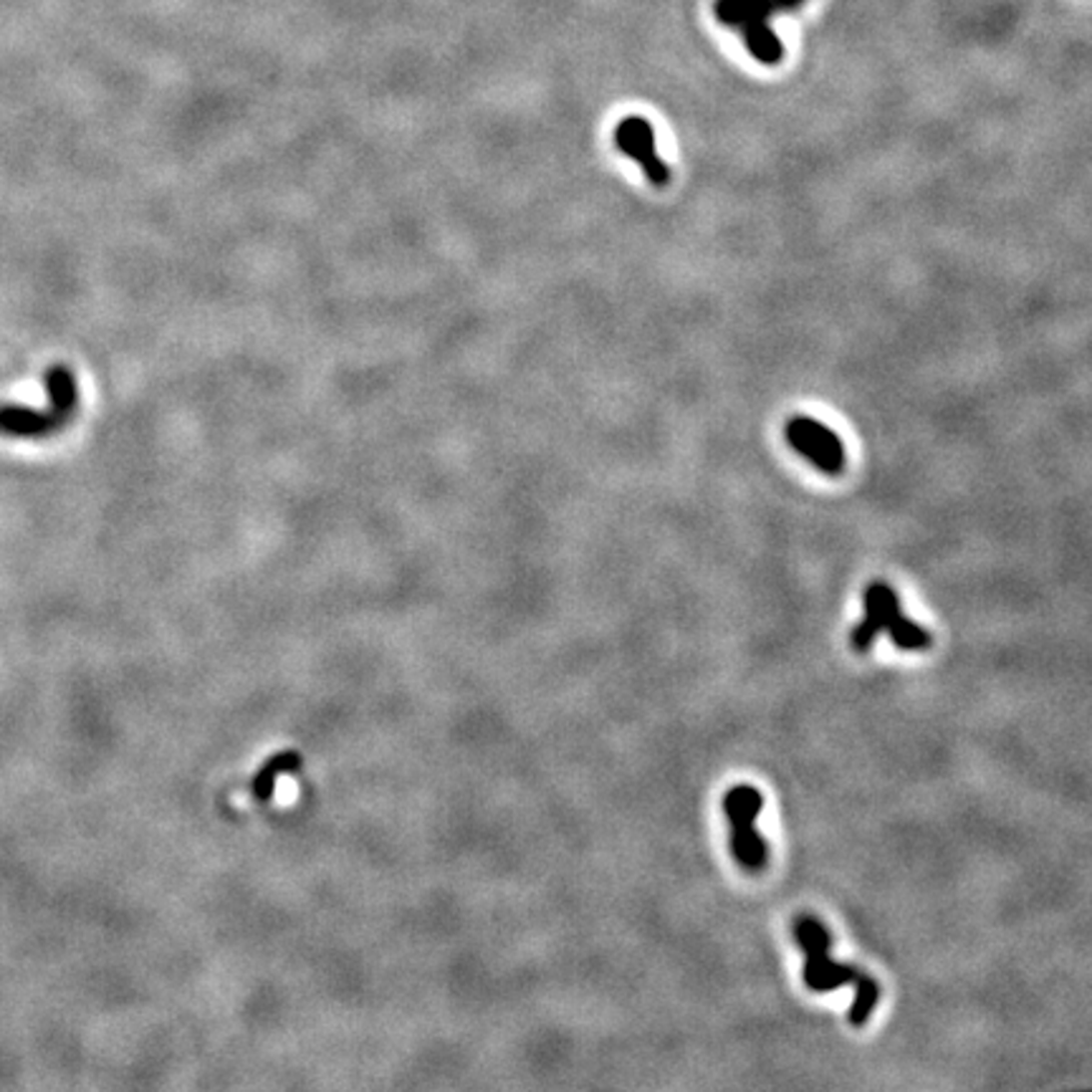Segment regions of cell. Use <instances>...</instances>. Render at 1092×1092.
I'll use <instances>...</instances> for the list:
<instances>
[{
	"label": "cell",
	"instance_id": "obj_1",
	"mask_svg": "<svg viewBox=\"0 0 1092 1092\" xmlns=\"http://www.w3.org/2000/svg\"><path fill=\"white\" fill-rule=\"evenodd\" d=\"M880 630H887L892 643L898 645L900 650H925L933 643L930 633H925L920 625L903 617L900 600L890 584L870 582L865 587V617L852 630L849 643L857 653H867Z\"/></svg>",
	"mask_w": 1092,
	"mask_h": 1092
},
{
	"label": "cell",
	"instance_id": "obj_2",
	"mask_svg": "<svg viewBox=\"0 0 1092 1092\" xmlns=\"http://www.w3.org/2000/svg\"><path fill=\"white\" fill-rule=\"evenodd\" d=\"M800 3L802 0H716V18L744 33V44L759 64L777 66L785 59V46L769 26V18L774 11H792Z\"/></svg>",
	"mask_w": 1092,
	"mask_h": 1092
},
{
	"label": "cell",
	"instance_id": "obj_3",
	"mask_svg": "<svg viewBox=\"0 0 1092 1092\" xmlns=\"http://www.w3.org/2000/svg\"><path fill=\"white\" fill-rule=\"evenodd\" d=\"M795 935L797 943L805 951V984L810 991H832L837 986L849 984V981H857L865 976L860 973V968H854L852 963H837L829 958V938L827 928L812 915H802L795 923Z\"/></svg>",
	"mask_w": 1092,
	"mask_h": 1092
},
{
	"label": "cell",
	"instance_id": "obj_4",
	"mask_svg": "<svg viewBox=\"0 0 1092 1092\" xmlns=\"http://www.w3.org/2000/svg\"><path fill=\"white\" fill-rule=\"evenodd\" d=\"M764 797L757 787L736 785L724 797V812L731 822V852L736 862L747 870L759 872L767 865L769 847L762 834L757 832V817L762 815Z\"/></svg>",
	"mask_w": 1092,
	"mask_h": 1092
},
{
	"label": "cell",
	"instance_id": "obj_5",
	"mask_svg": "<svg viewBox=\"0 0 1092 1092\" xmlns=\"http://www.w3.org/2000/svg\"><path fill=\"white\" fill-rule=\"evenodd\" d=\"M785 438L802 458L815 463L827 476H839L844 468V445L834 430L815 417L797 415L787 420Z\"/></svg>",
	"mask_w": 1092,
	"mask_h": 1092
},
{
	"label": "cell",
	"instance_id": "obj_6",
	"mask_svg": "<svg viewBox=\"0 0 1092 1092\" xmlns=\"http://www.w3.org/2000/svg\"><path fill=\"white\" fill-rule=\"evenodd\" d=\"M615 145L617 150L625 155V158L635 160L643 170V175L648 178L650 185L655 188H666L671 183L673 173L668 168V163H663V158L658 155V147H655V130L645 117H625L620 120V125L615 127Z\"/></svg>",
	"mask_w": 1092,
	"mask_h": 1092
},
{
	"label": "cell",
	"instance_id": "obj_7",
	"mask_svg": "<svg viewBox=\"0 0 1092 1092\" xmlns=\"http://www.w3.org/2000/svg\"><path fill=\"white\" fill-rule=\"evenodd\" d=\"M69 425L64 415L49 407V410H33V407L0 405V433L11 438H49Z\"/></svg>",
	"mask_w": 1092,
	"mask_h": 1092
},
{
	"label": "cell",
	"instance_id": "obj_8",
	"mask_svg": "<svg viewBox=\"0 0 1092 1092\" xmlns=\"http://www.w3.org/2000/svg\"><path fill=\"white\" fill-rule=\"evenodd\" d=\"M301 764L303 757L298 752H293V749H286V752H278L271 759H266L259 772H256L254 782H251V797L259 805L271 802L273 800V792H276L278 779L286 777V774H296L301 769Z\"/></svg>",
	"mask_w": 1092,
	"mask_h": 1092
},
{
	"label": "cell",
	"instance_id": "obj_9",
	"mask_svg": "<svg viewBox=\"0 0 1092 1092\" xmlns=\"http://www.w3.org/2000/svg\"><path fill=\"white\" fill-rule=\"evenodd\" d=\"M44 384L46 392H49L51 407L71 422V417L79 410V382H76V374L66 364H51L44 374Z\"/></svg>",
	"mask_w": 1092,
	"mask_h": 1092
},
{
	"label": "cell",
	"instance_id": "obj_10",
	"mask_svg": "<svg viewBox=\"0 0 1092 1092\" xmlns=\"http://www.w3.org/2000/svg\"><path fill=\"white\" fill-rule=\"evenodd\" d=\"M877 999H880V989H877L875 979L862 976V979L857 981V994H854L852 1006H849L847 1011V1022L852 1024V1027H862V1024L872 1017Z\"/></svg>",
	"mask_w": 1092,
	"mask_h": 1092
}]
</instances>
